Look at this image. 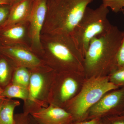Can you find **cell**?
I'll list each match as a JSON object with an SVG mask.
<instances>
[{
	"label": "cell",
	"instance_id": "obj_1",
	"mask_svg": "<svg viewBox=\"0 0 124 124\" xmlns=\"http://www.w3.org/2000/svg\"><path fill=\"white\" fill-rule=\"evenodd\" d=\"M124 32L112 25L104 34L93 38L84 57L86 78L108 76L117 69V55Z\"/></svg>",
	"mask_w": 124,
	"mask_h": 124
},
{
	"label": "cell",
	"instance_id": "obj_2",
	"mask_svg": "<svg viewBox=\"0 0 124 124\" xmlns=\"http://www.w3.org/2000/svg\"><path fill=\"white\" fill-rule=\"evenodd\" d=\"M40 56L46 65L56 72L85 73L84 58L70 35L41 34Z\"/></svg>",
	"mask_w": 124,
	"mask_h": 124
},
{
	"label": "cell",
	"instance_id": "obj_3",
	"mask_svg": "<svg viewBox=\"0 0 124 124\" xmlns=\"http://www.w3.org/2000/svg\"><path fill=\"white\" fill-rule=\"evenodd\" d=\"M94 0H47L41 34L70 35Z\"/></svg>",
	"mask_w": 124,
	"mask_h": 124
},
{
	"label": "cell",
	"instance_id": "obj_4",
	"mask_svg": "<svg viewBox=\"0 0 124 124\" xmlns=\"http://www.w3.org/2000/svg\"><path fill=\"white\" fill-rule=\"evenodd\" d=\"M109 81L108 76L86 78L81 89L64 108L74 121L87 120L89 111L107 93L119 88Z\"/></svg>",
	"mask_w": 124,
	"mask_h": 124
},
{
	"label": "cell",
	"instance_id": "obj_5",
	"mask_svg": "<svg viewBox=\"0 0 124 124\" xmlns=\"http://www.w3.org/2000/svg\"><path fill=\"white\" fill-rule=\"evenodd\" d=\"M108 13L102 4L95 9L88 7L70 35L84 58L91 40L106 33L112 26L108 19Z\"/></svg>",
	"mask_w": 124,
	"mask_h": 124
},
{
	"label": "cell",
	"instance_id": "obj_6",
	"mask_svg": "<svg viewBox=\"0 0 124 124\" xmlns=\"http://www.w3.org/2000/svg\"><path fill=\"white\" fill-rule=\"evenodd\" d=\"M28 96L23 102V113L30 115L49 105L48 98L55 72L45 66L31 69Z\"/></svg>",
	"mask_w": 124,
	"mask_h": 124
},
{
	"label": "cell",
	"instance_id": "obj_7",
	"mask_svg": "<svg viewBox=\"0 0 124 124\" xmlns=\"http://www.w3.org/2000/svg\"><path fill=\"white\" fill-rule=\"evenodd\" d=\"M86 79L84 73L55 72L49 95V104L64 108L79 93Z\"/></svg>",
	"mask_w": 124,
	"mask_h": 124
},
{
	"label": "cell",
	"instance_id": "obj_8",
	"mask_svg": "<svg viewBox=\"0 0 124 124\" xmlns=\"http://www.w3.org/2000/svg\"><path fill=\"white\" fill-rule=\"evenodd\" d=\"M124 114V87H120L105 94L90 108L87 120Z\"/></svg>",
	"mask_w": 124,
	"mask_h": 124
},
{
	"label": "cell",
	"instance_id": "obj_9",
	"mask_svg": "<svg viewBox=\"0 0 124 124\" xmlns=\"http://www.w3.org/2000/svg\"><path fill=\"white\" fill-rule=\"evenodd\" d=\"M47 11V0H35L28 21V37L30 48L40 58L42 52L41 37Z\"/></svg>",
	"mask_w": 124,
	"mask_h": 124
},
{
	"label": "cell",
	"instance_id": "obj_10",
	"mask_svg": "<svg viewBox=\"0 0 124 124\" xmlns=\"http://www.w3.org/2000/svg\"><path fill=\"white\" fill-rule=\"evenodd\" d=\"M1 53L8 58L17 66L32 69L46 66L29 46H0Z\"/></svg>",
	"mask_w": 124,
	"mask_h": 124
},
{
	"label": "cell",
	"instance_id": "obj_11",
	"mask_svg": "<svg viewBox=\"0 0 124 124\" xmlns=\"http://www.w3.org/2000/svg\"><path fill=\"white\" fill-rule=\"evenodd\" d=\"M30 115L39 124H70L74 121L71 114L64 108L51 104Z\"/></svg>",
	"mask_w": 124,
	"mask_h": 124
},
{
	"label": "cell",
	"instance_id": "obj_12",
	"mask_svg": "<svg viewBox=\"0 0 124 124\" xmlns=\"http://www.w3.org/2000/svg\"><path fill=\"white\" fill-rule=\"evenodd\" d=\"M28 22H27L19 23L1 29L0 44L4 46H29L26 40L27 36H28Z\"/></svg>",
	"mask_w": 124,
	"mask_h": 124
},
{
	"label": "cell",
	"instance_id": "obj_13",
	"mask_svg": "<svg viewBox=\"0 0 124 124\" xmlns=\"http://www.w3.org/2000/svg\"><path fill=\"white\" fill-rule=\"evenodd\" d=\"M33 0H19L10 5L8 19L0 30L13 25L28 22Z\"/></svg>",
	"mask_w": 124,
	"mask_h": 124
},
{
	"label": "cell",
	"instance_id": "obj_14",
	"mask_svg": "<svg viewBox=\"0 0 124 124\" xmlns=\"http://www.w3.org/2000/svg\"><path fill=\"white\" fill-rule=\"evenodd\" d=\"M16 66L6 56L0 55V90L4 88L11 82Z\"/></svg>",
	"mask_w": 124,
	"mask_h": 124
},
{
	"label": "cell",
	"instance_id": "obj_15",
	"mask_svg": "<svg viewBox=\"0 0 124 124\" xmlns=\"http://www.w3.org/2000/svg\"><path fill=\"white\" fill-rule=\"evenodd\" d=\"M20 105L18 100L4 99L0 105V124H14V111Z\"/></svg>",
	"mask_w": 124,
	"mask_h": 124
},
{
	"label": "cell",
	"instance_id": "obj_16",
	"mask_svg": "<svg viewBox=\"0 0 124 124\" xmlns=\"http://www.w3.org/2000/svg\"><path fill=\"white\" fill-rule=\"evenodd\" d=\"M28 89L10 82L4 88L0 90V97L3 98L19 99L24 101L28 98Z\"/></svg>",
	"mask_w": 124,
	"mask_h": 124
},
{
	"label": "cell",
	"instance_id": "obj_17",
	"mask_svg": "<svg viewBox=\"0 0 124 124\" xmlns=\"http://www.w3.org/2000/svg\"><path fill=\"white\" fill-rule=\"evenodd\" d=\"M31 69L22 66L16 67L11 83L28 89L30 82Z\"/></svg>",
	"mask_w": 124,
	"mask_h": 124
},
{
	"label": "cell",
	"instance_id": "obj_18",
	"mask_svg": "<svg viewBox=\"0 0 124 124\" xmlns=\"http://www.w3.org/2000/svg\"><path fill=\"white\" fill-rule=\"evenodd\" d=\"M109 81L120 87H124V67L117 68L108 76Z\"/></svg>",
	"mask_w": 124,
	"mask_h": 124
},
{
	"label": "cell",
	"instance_id": "obj_19",
	"mask_svg": "<svg viewBox=\"0 0 124 124\" xmlns=\"http://www.w3.org/2000/svg\"><path fill=\"white\" fill-rule=\"evenodd\" d=\"M102 4L114 13L124 12V0H103Z\"/></svg>",
	"mask_w": 124,
	"mask_h": 124
},
{
	"label": "cell",
	"instance_id": "obj_20",
	"mask_svg": "<svg viewBox=\"0 0 124 124\" xmlns=\"http://www.w3.org/2000/svg\"><path fill=\"white\" fill-rule=\"evenodd\" d=\"M102 124H124V114L102 118Z\"/></svg>",
	"mask_w": 124,
	"mask_h": 124
},
{
	"label": "cell",
	"instance_id": "obj_21",
	"mask_svg": "<svg viewBox=\"0 0 124 124\" xmlns=\"http://www.w3.org/2000/svg\"><path fill=\"white\" fill-rule=\"evenodd\" d=\"M10 8V5H0V27L2 26L7 20L9 13Z\"/></svg>",
	"mask_w": 124,
	"mask_h": 124
},
{
	"label": "cell",
	"instance_id": "obj_22",
	"mask_svg": "<svg viewBox=\"0 0 124 124\" xmlns=\"http://www.w3.org/2000/svg\"><path fill=\"white\" fill-rule=\"evenodd\" d=\"M116 60L117 68L124 67V36L117 52Z\"/></svg>",
	"mask_w": 124,
	"mask_h": 124
},
{
	"label": "cell",
	"instance_id": "obj_23",
	"mask_svg": "<svg viewBox=\"0 0 124 124\" xmlns=\"http://www.w3.org/2000/svg\"><path fill=\"white\" fill-rule=\"evenodd\" d=\"M14 124H30L29 115H26L23 112L15 114L14 116Z\"/></svg>",
	"mask_w": 124,
	"mask_h": 124
},
{
	"label": "cell",
	"instance_id": "obj_24",
	"mask_svg": "<svg viewBox=\"0 0 124 124\" xmlns=\"http://www.w3.org/2000/svg\"><path fill=\"white\" fill-rule=\"evenodd\" d=\"M102 118H95L81 121H73L70 124H102Z\"/></svg>",
	"mask_w": 124,
	"mask_h": 124
},
{
	"label": "cell",
	"instance_id": "obj_25",
	"mask_svg": "<svg viewBox=\"0 0 124 124\" xmlns=\"http://www.w3.org/2000/svg\"><path fill=\"white\" fill-rule=\"evenodd\" d=\"M29 121L30 124H39L31 115H29Z\"/></svg>",
	"mask_w": 124,
	"mask_h": 124
},
{
	"label": "cell",
	"instance_id": "obj_26",
	"mask_svg": "<svg viewBox=\"0 0 124 124\" xmlns=\"http://www.w3.org/2000/svg\"><path fill=\"white\" fill-rule=\"evenodd\" d=\"M10 5L8 0H0V5Z\"/></svg>",
	"mask_w": 124,
	"mask_h": 124
},
{
	"label": "cell",
	"instance_id": "obj_27",
	"mask_svg": "<svg viewBox=\"0 0 124 124\" xmlns=\"http://www.w3.org/2000/svg\"><path fill=\"white\" fill-rule=\"evenodd\" d=\"M19 0H8L10 4V5L13 4L14 3H15V2H17Z\"/></svg>",
	"mask_w": 124,
	"mask_h": 124
},
{
	"label": "cell",
	"instance_id": "obj_28",
	"mask_svg": "<svg viewBox=\"0 0 124 124\" xmlns=\"http://www.w3.org/2000/svg\"><path fill=\"white\" fill-rule=\"evenodd\" d=\"M4 98H0V105L1 104V103L3 101V99Z\"/></svg>",
	"mask_w": 124,
	"mask_h": 124
},
{
	"label": "cell",
	"instance_id": "obj_29",
	"mask_svg": "<svg viewBox=\"0 0 124 124\" xmlns=\"http://www.w3.org/2000/svg\"><path fill=\"white\" fill-rule=\"evenodd\" d=\"M1 54V53L0 50V55Z\"/></svg>",
	"mask_w": 124,
	"mask_h": 124
},
{
	"label": "cell",
	"instance_id": "obj_30",
	"mask_svg": "<svg viewBox=\"0 0 124 124\" xmlns=\"http://www.w3.org/2000/svg\"><path fill=\"white\" fill-rule=\"evenodd\" d=\"M0 98H1V97H0Z\"/></svg>",
	"mask_w": 124,
	"mask_h": 124
},
{
	"label": "cell",
	"instance_id": "obj_31",
	"mask_svg": "<svg viewBox=\"0 0 124 124\" xmlns=\"http://www.w3.org/2000/svg\"></svg>",
	"mask_w": 124,
	"mask_h": 124
}]
</instances>
